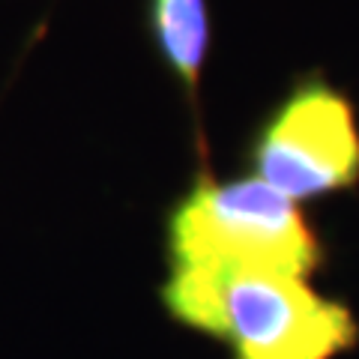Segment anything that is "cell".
<instances>
[{"label": "cell", "mask_w": 359, "mask_h": 359, "mask_svg": "<svg viewBox=\"0 0 359 359\" xmlns=\"http://www.w3.org/2000/svg\"><path fill=\"white\" fill-rule=\"evenodd\" d=\"M159 299L174 323L228 344L231 359H335L359 344L351 306L306 276L168 266Z\"/></svg>", "instance_id": "1"}, {"label": "cell", "mask_w": 359, "mask_h": 359, "mask_svg": "<svg viewBox=\"0 0 359 359\" xmlns=\"http://www.w3.org/2000/svg\"><path fill=\"white\" fill-rule=\"evenodd\" d=\"M165 255L168 266L273 269L309 278L323 261V245L299 204L264 180H216L201 168L165 216Z\"/></svg>", "instance_id": "2"}, {"label": "cell", "mask_w": 359, "mask_h": 359, "mask_svg": "<svg viewBox=\"0 0 359 359\" xmlns=\"http://www.w3.org/2000/svg\"><path fill=\"white\" fill-rule=\"evenodd\" d=\"M257 180L294 204L359 183V120L341 90L309 75L266 114L249 144Z\"/></svg>", "instance_id": "3"}, {"label": "cell", "mask_w": 359, "mask_h": 359, "mask_svg": "<svg viewBox=\"0 0 359 359\" xmlns=\"http://www.w3.org/2000/svg\"><path fill=\"white\" fill-rule=\"evenodd\" d=\"M147 30L162 63L174 72V78L183 84L189 96L198 129V153L204 159V135H201V120H198V90L212 39L207 0H150Z\"/></svg>", "instance_id": "4"}]
</instances>
